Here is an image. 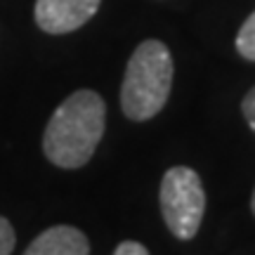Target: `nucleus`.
I'll return each mask as SVG.
<instances>
[{
	"instance_id": "1",
	"label": "nucleus",
	"mask_w": 255,
	"mask_h": 255,
	"mask_svg": "<svg viewBox=\"0 0 255 255\" xmlns=\"http://www.w3.org/2000/svg\"><path fill=\"white\" fill-rule=\"evenodd\" d=\"M107 104L95 90H78L69 95L47 121L43 135V151L47 161L73 170L92 158L104 137Z\"/></svg>"
},
{
	"instance_id": "2",
	"label": "nucleus",
	"mask_w": 255,
	"mask_h": 255,
	"mask_svg": "<svg viewBox=\"0 0 255 255\" xmlns=\"http://www.w3.org/2000/svg\"><path fill=\"white\" fill-rule=\"evenodd\" d=\"M173 88V57L161 40H144L132 52L121 85V109L130 121L154 119Z\"/></svg>"
},
{
	"instance_id": "3",
	"label": "nucleus",
	"mask_w": 255,
	"mask_h": 255,
	"mask_svg": "<svg viewBox=\"0 0 255 255\" xmlns=\"http://www.w3.org/2000/svg\"><path fill=\"white\" fill-rule=\"evenodd\" d=\"M161 215L165 227L180 241H189L196 237L203 213H206V189L196 170L187 165H175L161 180Z\"/></svg>"
},
{
	"instance_id": "4",
	"label": "nucleus",
	"mask_w": 255,
	"mask_h": 255,
	"mask_svg": "<svg viewBox=\"0 0 255 255\" xmlns=\"http://www.w3.org/2000/svg\"><path fill=\"white\" fill-rule=\"evenodd\" d=\"M102 0H38L36 24L45 33H71L88 24L100 9Z\"/></svg>"
},
{
	"instance_id": "5",
	"label": "nucleus",
	"mask_w": 255,
	"mask_h": 255,
	"mask_svg": "<svg viewBox=\"0 0 255 255\" xmlns=\"http://www.w3.org/2000/svg\"><path fill=\"white\" fill-rule=\"evenodd\" d=\"M24 255H90V241L81 229L55 225L40 232L28 244Z\"/></svg>"
},
{
	"instance_id": "6",
	"label": "nucleus",
	"mask_w": 255,
	"mask_h": 255,
	"mask_svg": "<svg viewBox=\"0 0 255 255\" xmlns=\"http://www.w3.org/2000/svg\"><path fill=\"white\" fill-rule=\"evenodd\" d=\"M237 50L239 55L248 59V62H255V12L241 24L237 33Z\"/></svg>"
},
{
	"instance_id": "7",
	"label": "nucleus",
	"mask_w": 255,
	"mask_h": 255,
	"mask_svg": "<svg viewBox=\"0 0 255 255\" xmlns=\"http://www.w3.org/2000/svg\"><path fill=\"white\" fill-rule=\"evenodd\" d=\"M14 244H17L14 229H12V225H9L7 218L0 215V255H12Z\"/></svg>"
},
{
	"instance_id": "8",
	"label": "nucleus",
	"mask_w": 255,
	"mask_h": 255,
	"mask_svg": "<svg viewBox=\"0 0 255 255\" xmlns=\"http://www.w3.org/2000/svg\"><path fill=\"white\" fill-rule=\"evenodd\" d=\"M241 111H244V116H246L251 130L255 132V88H251V90L246 92V97L241 102Z\"/></svg>"
},
{
	"instance_id": "9",
	"label": "nucleus",
	"mask_w": 255,
	"mask_h": 255,
	"mask_svg": "<svg viewBox=\"0 0 255 255\" xmlns=\"http://www.w3.org/2000/svg\"><path fill=\"white\" fill-rule=\"evenodd\" d=\"M114 255H149V251L139 241H123V244L116 246Z\"/></svg>"
},
{
	"instance_id": "10",
	"label": "nucleus",
	"mask_w": 255,
	"mask_h": 255,
	"mask_svg": "<svg viewBox=\"0 0 255 255\" xmlns=\"http://www.w3.org/2000/svg\"><path fill=\"white\" fill-rule=\"evenodd\" d=\"M251 208H253V215H255V189H253V196H251Z\"/></svg>"
}]
</instances>
